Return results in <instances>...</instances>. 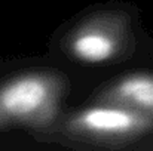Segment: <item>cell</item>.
Instances as JSON below:
<instances>
[{"mask_svg":"<svg viewBox=\"0 0 153 151\" xmlns=\"http://www.w3.org/2000/svg\"><path fill=\"white\" fill-rule=\"evenodd\" d=\"M59 82L46 74L16 77L0 88V126L46 124L53 119Z\"/></svg>","mask_w":153,"mask_h":151,"instance_id":"cell-1","label":"cell"},{"mask_svg":"<svg viewBox=\"0 0 153 151\" xmlns=\"http://www.w3.org/2000/svg\"><path fill=\"white\" fill-rule=\"evenodd\" d=\"M70 126L76 132L97 138H122L144 130L149 120L143 111L113 101L85 108L73 117Z\"/></svg>","mask_w":153,"mask_h":151,"instance_id":"cell-2","label":"cell"},{"mask_svg":"<svg viewBox=\"0 0 153 151\" xmlns=\"http://www.w3.org/2000/svg\"><path fill=\"white\" fill-rule=\"evenodd\" d=\"M70 49L82 62L102 64L114 56L117 50V42L113 34L102 28H86L74 36Z\"/></svg>","mask_w":153,"mask_h":151,"instance_id":"cell-3","label":"cell"},{"mask_svg":"<svg viewBox=\"0 0 153 151\" xmlns=\"http://www.w3.org/2000/svg\"><path fill=\"white\" fill-rule=\"evenodd\" d=\"M114 102L153 113V76L132 74L117 82L107 95Z\"/></svg>","mask_w":153,"mask_h":151,"instance_id":"cell-4","label":"cell"}]
</instances>
